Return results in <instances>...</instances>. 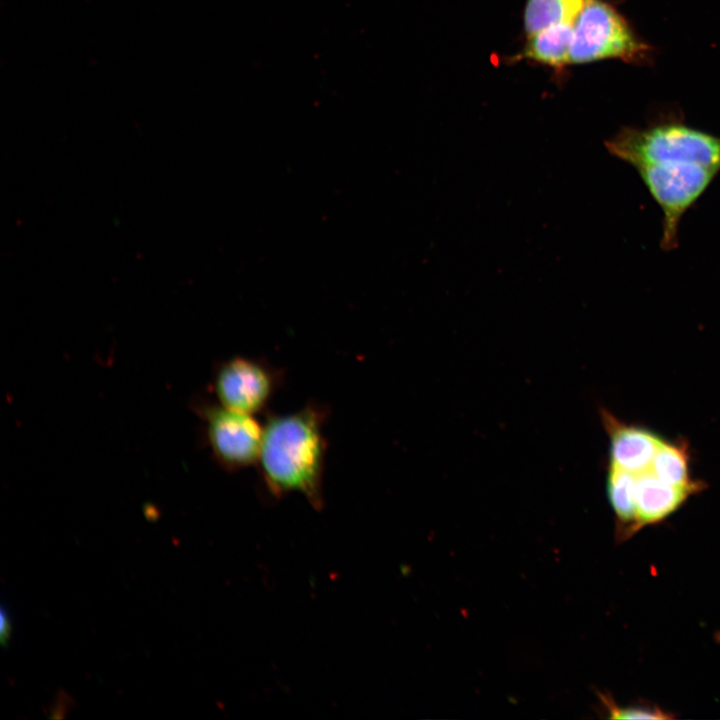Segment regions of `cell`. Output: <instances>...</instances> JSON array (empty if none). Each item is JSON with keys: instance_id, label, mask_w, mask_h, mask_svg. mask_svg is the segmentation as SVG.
Instances as JSON below:
<instances>
[{"instance_id": "6da1fadb", "label": "cell", "mask_w": 720, "mask_h": 720, "mask_svg": "<svg viewBox=\"0 0 720 720\" xmlns=\"http://www.w3.org/2000/svg\"><path fill=\"white\" fill-rule=\"evenodd\" d=\"M327 417L328 408L312 401L294 412L266 415L256 466L274 498L299 493L315 509L322 508Z\"/></svg>"}, {"instance_id": "7a4b0ae2", "label": "cell", "mask_w": 720, "mask_h": 720, "mask_svg": "<svg viewBox=\"0 0 720 720\" xmlns=\"http://www.w3.org/2000/svg\"><path fill=\"white\" fill-rule=\"evenodd\" d=\"M608 151L635 168L653 163H696L720 170V137L681 125L624 128Z\"/></svg>"}, {"instance_id": "3957f363", "label": "cell", "mask_w": 720, "mask_h": 720, "mask_svg": "<svg viewBox=\"0 0 720 720\" xmlns=\"http://www.w3.org/2000/svg\"><path fill=\"white\" fill-rule=\"evenodd\" d=\"M647 50L626 20L604 0H587L573 23L570 64L607 58L636 61Z\"/></svg>"}, {"instance_id": "277c9868", "label": "cell", "mask_w": 720, "mask_h": 720, "mask_svg": "<svg viewBox=\"0 0 720 720\" xmlns=\"http://www.w3.org/2000/svg\"><path fill=\"white\" fill-rule=\"evenodd\" d=\"M636 169L663 211L662 246L671 249L676 244L683 213L719 170L696 163H653Z\"/></svg>"}, {"instance_id": "5b68a950", "label": "cell", "mask_w": 720, "mask_h": 720, "mask_svg": "<svg viewBox=\"0 0 720 720\" xmlns=\"http://www.w3.org/2000/svg\"><path fill=\"white\" fill-rule=\"evenodd\" d=\"M197 408L204 422L208 447L223 469L235 472L257 464L263 425L255 415L219 403L205 402Z\"/></svg>"}, {"instance_id": "8992f818", "label": "cell", "mask_w": 720, "mask_h": 720, "mask_svg": "<svg viewBox=\"0 0 720 720\" xmlns=\"http://www.w3.org/2000/svg\"><path fill=\"white\" fill-rule=\"evenodd\" d=\"M282 379L281 371L267 361L237 355L216 367L212 388L222 406L256 415L266 411Z\"/></svg>"}, {"instance_id": "52a82bcc", "label": "cell", "mask_w": 720, "mask_h": 720, "mask_svg": "<svg viewBox=\"0 0 720 720\" xmlns=\"http://www.w3.org/2000/svg\"><path fill=\"white\" fill-rule=\"evenodd\" d=\"M601 418L609 436V464L638 474L650 469L661 439L639 426L620 422L609 411L602 410Z\"/></svg>"}, {"instance_id": "ba28073f", "label": "cell", "mask_w": 720, "mask_h": 720, "mask_svg": "<svg viewBox=\"0 0 720 720\" xmlns=\"http://www.w3.org/2000/svg\"><path fill=\"white\" fill-rule=\"evenodd\" d=\"M694 490L668 484L649 469L636 474L635 532L675 512Z\"/></svg>"}, {"instance_id": "9c48e42d", "label": "cell", "mask_w": 720, "mask_h": 720, "mask_svg": "<svg viewBox=\"0 0 720 720\" xmlns=\"http://www.w3.org/2000/svg\"><path fill=\"white\" fill-rule=\"evenodd\" d=\"M635 487V473L609 464L607 496L616 516L618 541H624L635 533Z\"/></svg>"}, {"instance_id": "30bf717a", "label": "cell", "mask_w": 720, "mask_h": 720, "mask_svg": "<svg viewBox=\"0 0 720 720\" xmlns=\"http://www.w3.org/2000/svg\"><path fill=\"white\" fill-rule=\"evenodd\" d=\"M573 23L557 24L527 36L523 56L555 68L570 64Z\"/></svg>"}, {"instance_id": "8fae6325", "label": "cell", "mask_w": 720, "mask_h": 720, "mask_svg": "<svg viewBox=\"0 0 720 720\" xmlns=\"http://www.w3.org/2000/svg\"><path fill=\"white\" fill-rule=\"evenodd\" d=\"M587 0H526L524 28L527 36L547 27L574 23Z\"/></svg>"}, {"instance_id": "7c38bea8", "label": "cell", "mask_w": 720, "mask_h": 720, "mask_svg": "<svg viewBox=\"0 0 720 720\" xmlns=\"http://www.w3.org/2000/svg\"><path fill=\"white\" fill-rule=\"evenodd\" d=\"M649 470L668 484L695 492L699 489L698 484L690 478L687 448L680 444L662 440Z\"/></svg>"}, {"instance_id": "4fadbf2b", "label": "cell", "mask_w": 720, "mask_h": 720, "mask_svg": "<svg viewBox=\"0 0 720 720\" xmlns=\"http://www.w3.org/2000/svg\"><path fill=\"white\" fill-rule=\"evenodd\" d=\"M600 699L611 719H668L671 715L664 713L657 707L647 706H628L619 707L614 701L604 694H600Z\"/></svg>"}, {"instance_id": "5bb4252c", "label": "cell", "mask_w": 720, "mask_h": 720, "mask_svg": "<svg viewBox=\"0 0 720 720\" xmlns=\"http://www.w3.org/2000/svg\"><path fill=\"white\" fill-rule=\"evenodd\" d=\"M11 619L9 610L4 605V603L1 605V624H0V634H1V644L3 647H7L11 638V632H12V625H11Z\"/></svg>"}]
</instances>
